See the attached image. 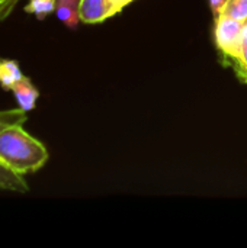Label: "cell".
<instances>
[{
    "mask_svg": "<svg viewBox=\"0 0 247 248\" xmlns=\"http://www.w3.org/2000/svg\"><path fill=\"white\" fill-rule=\"evenodd\" d=\"M57 3H70V4H79L80 0H57Z\"/></svg>",
    "mask_w": 247,
    "mask_h": 248,
    "instance_id": "2e32d148",
    "label": "cell"
},
{
    "mask_svg": "<svg viewBox=\"0 0 247 248\" xmlns=\"http://www.w3.org/2000/svg\"><path fill=\"white\" fill-rule=\"evenodd\" d=\"M240 61L247 67V42H245L243 48H242V52H240Z\"/></svg>",
    "mask_w": 247,
    "mask_h": 248,
    "instance_id": "9a60e30c",
    "label": "cell"
},
{
    "mask_svg": "<svg viewBox=\"0 0 247 248\" xmlns=\"http://www.w3.org/2000/svg\"><path fill=\"white\" fill-rule=\"evenodd\" d=\"M55 15L57 17L67 26L74 29L79 22V4H70V3H57L55 7Z\"/></svg>",
    "mask_w": 247,
    "mask_h": 248,
    "instance_id": "52a82bcc",
    "label": "cell"
},
{
    "mask_svg": "<svg viewBox=\"0 0 247 248\" xmlns=\"http://www.w3.org/2000/svg\"><path fill=\"white\" fill-rule=\"evenodd\" d=\"M23 77L20 65L15 60L0 58V86L4 90H12V87Z\"/></svg>",
    "mask_w": 247,
    "mask_h": 248,
    "instance_id": "8992f818",
    "label": "cell"
},
{
    "mask_svg": "<svg viewBox=\"0 0 247 248\" xmlns=\"http://www.w3.org/2000/svg\"><path fill=\"white\" fill-rule=\"evenodd\" d=\"M243 39L247 42V22H245V29H243Z\"/></svg>",
    "mask_w": 247,
    "mask_h": 248,
    "instance_id": "e0dca14e",
    "label": "cell"
},
{
    "mask_svg": "<svg viewBox=\"0 0 247 248\" xmlns=\"http://www.w3.org/2000/svg\"><path fill=\"white\" fill-rule=\"evenodd\" d=\"M243 29L245 22H240L226 15H220L218 17H215L214 38L215 45L223 55V60L240 58V52L245 45Z\"/></svg>",
    "mask_w": 247,
    "mask_h": 248,
    "instance_id": "7a4b0ae2",
    "label": "cell"
},
{
    "mask_svg": "<svg viewBox=\"0 0 247 248\" xmlns=\"http://www.w3.org/2000/svg\"><path fill=\"white\" fill-rule=\"evenodd\" d=\"M19 0H1L0 1V20H4L15 9Z\"/></svg>",
    "mask_w": 247,
    "mask_h": 248,
    "instance_id": "7c38bea8",
    "label": "cell"
},
{
    "mask_svg": "<svg viewBox=\"0 0 247 248\" xmlns=\"http://www.w3.org/2000/svg\"><path fill=\"white\" fill-rule=\"evenodd\" d=\"M208 1H210V7L213 10L214 19L218 17L221 15V10H223V6H224L226 0H208Z\"/></svg>",
    "mask_w": 247,
    "mask_h": 248,
    "instance_id": "4fadbf2b",
    "label": "cell"
},
{
    "mask_svg": "<svg viewBox=\"0 0 247 248\" xmlns=\"http://www.w3.org/2000/svg\"><path fill=\"white\" fill-rule=\"evenodd\" d=\"M45 145L23 129L22 125H10L0 131V160L19 174L41 170L48 161Z\"/></svg>",
    "mask_w": 247,
    "mask_h": 248,
    "instance_id": "6da1fadb",
    "label": "cell"
},
{
    "mask_svg": "<svg viewBox=\"0 0 247 248\" xmlns=\"http://www.w3.org/2000/svg\"><path fill=\"white\" fill-rule=\"evenodd\" d=\"M0 189L16 193H26L29 190V186L22 177V174L13 171L0 160Z\"/></svg>",
    "mask_w": 247,
    "mask_h": 248,
    "instance_id": "5b68a950",
    "label": "cell"
},
{
    "mask_svg": "<svg viewBox=\"0 0 247 248\" xmlns=\"http://www.w3.org/2000/svg\"><path fill=\"white\" fill-rule=\"evenodd\" d=\"M55 7H57V0H29V3L25 6L23 10L42 20L48 15L55 13Z\"/></svg>",
    "mask_w": 247,
    "mask_h": 248,
    "instance_id": "ba28073f",
    "label": "cell"
},
{
    "mask_svg": "<svg viewBox=\"0 0 247 248\" xmlns=\"http://www.w3.org/2000/svg\"><path fill=\"white\" fill-rule=\"evenodd\" d=\"M116 15L109 0H80L79 17L83 23H100Z\"/></svg>",
    "mask_w": 247,
    "mask_h": 248,
    "instance_id": "3957f363",
    "label": "cell"
},
{
    "mask_svg": "<svg viewBox=\"0 0 247 248\" xmlns=\"http://www.w3.org/2000/svg\"><path fill=\"white\" fill-rule=\"evenodd\" d=\"M223 64L231 67L234 73L237 74V77L243 83H247V67L240 61V58H227V60H223Z\"/></svg>",
    "mask_w": 247,
    "mask_h": 248,
    "instance_id": "8fae6325",
    "label": "cell"
},
{
    "mask_svg": "<svg viewBox=\"0 0 247 248\" xmlns=\"http://www.w3.org/2000/svg\"><path fill=\"white\" fill-rule=\"evenodd\" d=\"M111 3H112V6H114V9H115V13H118V12H121L127 4H130L131 1H134V0H109Z\"/></svg>",
    "mask_w": 247,
    "mask_h": 248,
    "instance_id": "5bb4252c",
    "label": "cell"
},
{
    "mask_svg": "<svg viewBox=\"0 0 247 248\" xmlns=\"http://www.w3.org/2000/svg\"><path fill=\"white\" fill-rule=\"evenodd\" d=\"M16 99V103L20 109H23L25 112H31L35 109L36 100L39 97V92L38 89L33 86V83L31 81L29 77L23 76L10 90Z\"/></svg>",
    "mask_w": 247,
    "mask_h": 248,
    "instance_id": "277c9868",
    "label": "cell"
},
{
    "mask_svg": "<svg viewBox=\"0 0 247 248\" xmlns=\"http://www.w3.org/2000/svg\"><path fill=\"white\" fill-rule=\"evenodd\" d=\"M221 15L247 22V0H226Z\"/></svg>",
    "mask_w": 247,
    "mask_h": 248,
    "instance_id": "9c48e42d",
    "label": "cell"
},
{
    "mask_svg": "<svg viewBox=\"0 0 247 248\" xmlns=\"http://www.w3.org/2000/svg\"><path fill=\"white\" fill-rule=\"evenodd\" d=\"M26 118H28L26 112L20 108L0 110V131H3L10 125H23Z\"/></svg>",
    "mask_w": 247,
    "mask_h": 248,
    "instance_id": "30bf717a",
    "label": "cell"
},
{
    "mask_svg": "<svg viewBox=\"0 0 247 248\" xmlns=\"http://www.w3.org/2000/svg\"><path fill=\"white\" fill-rule=\"evenodd\" d=\"M0 1H1V0H0Z\"/></svg>",
    "mask_w": 247,
    "mask_h": 248,
    "instance_id": "ac0fdd59",
    "label": "cell"
}]
</instances>
